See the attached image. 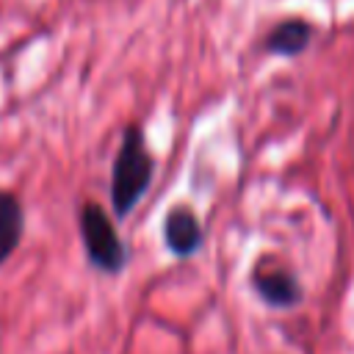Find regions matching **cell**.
I'll return each instance as SVG.
<instances>
[{
    "mask_svg": "<svg viewBox=\"0 0 354 354\" xmlns=\"http://www.w3.org/2000/svg\"><path fill=\"white\" fill-rule=\"evenodd\" d=\"M152 171H155V160L147 149L144 130L141 124L133 122L122 133V144L111 169V205L116 218H124L141 202V196L152 183Z\"/></svg>",
    "mask_w": 354,
    "mask_h": 354,
    "instance_id": "1",
    "label": "cell"
},
{
    "mask_svg": "<svg viewBox=\"0 0 354 354\" xmlns=\"http://www.w3.org/2000/svg\"><path fill=\"white\" fill-rule=\"evenodd\" d=\"M77 224H80L83 249H86L91 266L105 274H119L127 263V246L122 243V238H119L111 216L102 210V205L83 202Z\"/></svg>",
    "mask_w": 354,
    "mask_h": 354,
    "instance_id": "2",
    "label": "cell"
},
{
    "mask_svg": "<svg viewBox=\"0 0 354 354\" xmlns=\"http://www.w3.org/2000/svg\"><path fill=\"white\" fill-rule=\"evenodd\" d=\"M252 288L268 307H293L301 301V282L290 268L260 260L252 271Z\"/></svg>",
    "mask_w": 354,
    "mask_h": 354,
    "instance_id": "3",
    "label": "cell"
},
{
    "mask_svg": "<svg viewBox=\"0 0 354 354\" xmlns=\"http://www.w3.org/2000/svg\"><path fill=\"white\" fill-rule=\"evenodd\" d=\"M202 224L196 218V213L185 205H177L166 213L163 221V241L169 246L171 254L177 257H191L199 246H202Z\"/></svg>",
    "mask_w": 354,
    "mask_h": 354,
    "instance_id": "4",
    "label": "cell"
},
{
    "mask_svg": "<svg viewBox=\"0 0 354 354\" xmlns=\"http://www.w3.org/2000/svg\"><path fill=\"white\" fill-rule=\"evenodd\" d=\"M313 39V25L304 19H282L279 25H274L263 41L266 53L271 55H299L307 50Z\"/></svg>",
    "mask_w": 354,
    "mask_h": 354,
    "instance_id": "5",
    "label": "cell"
},
{
    "mask_svg": "<svg viewBox=\"0 0 354 354\" xmlns=\"http://www.w3.org/2000/svg\"><path fill=\"white\" fill-rule=\"evenodd\" d=\"M22 227H25V216L19 199L11 191H0V263L17 249L22 238Z\"/></svg>",
    "mask_w": 354,
    "mask_h": 354,
    "instance_id": "6",
    "label": "cell"
}]
</instances>
